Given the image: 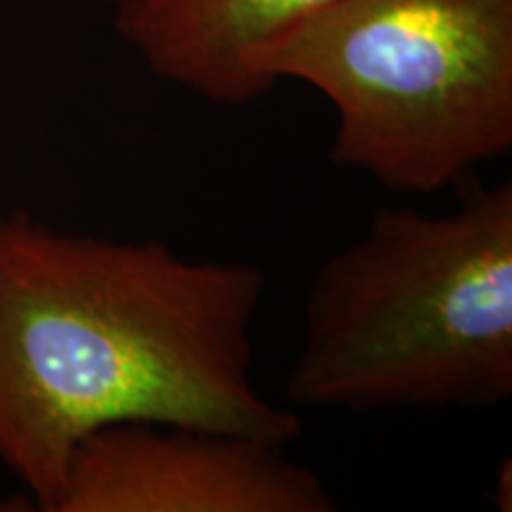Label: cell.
I'll return each instance as SVG.
<instances>
[{
  "mask_svg": "<svg viewBox=\"0 0 512 512\" xmlns=\"http://www.w3.org/2000/svg\"><path fill=\"white\" fill-rule=\"evenodd\" d=\"M264 290L252 264L0 216V460L36 508L76 444L117 422L297 439L302 418L252 380Z\"/></svg>",
  "mask_w": 512,
  "mask_h": 512,
  "instance_id": "obj_1",
  "label": "cell"
},
{
  "mask_svg": "<svg viewBox=\"0 0 512 512\" xmlns=\"http://www.w3.org/2000/svg\"><path fill=\"white\" fill-rule=\"evenodd\" d=\"M337 110L330 159L394 192H437L512 147V0H332L256 55Z\"/></svg>",
  "mask_w": 512,
  "mask_h": 512,
  "instance_id": "obj_3",
  "label": "cell"
},
{
  "mask_svg": "<svg viewBox=\"0 0 512 512\" xmlns=\"http://www.w3.org/2000/svg\"><path fill=\"white\" fill-rule=\"evenodd\" d=\"M287 396L318 411H489L512 396V183L380 209L313 273Z\"/></svg>",
  "mask_w": 512,
  "mask_h": 512,
  "instance_id": "obj_2",
  "label": "cell"
},
{
  "mask_svg": "<svg viewBox=\"0 0 512 512\" xmlns=\"http://www.w3.org/2000/svg\"><path fill=\"white\" fill-rule=\"evenodd\" d=\"M332 0H119L114 27L152 74L214 105H247L266 86L256 55Z\"/></svg>",
  "mask_w": 512,
  "mask_h": 512,
  "instance_id": "obj_5",
  "label": "cell"
},
{
  "mask_svg": "<svg viewBox=\"0 0 512 512\" xmlns=\"http://www.w3.org/2000/svg\"><path fill=\"white\" fill-rule=\"evenodd\" d=\"M285 446L245 434L117 422L81 439L50 512H335Z\"/></svg>",
  "mask_w": 512,
  "mask_h": 512,
  "instance_id": "obj_4",
  "label": "cell"
}]
</instances>
